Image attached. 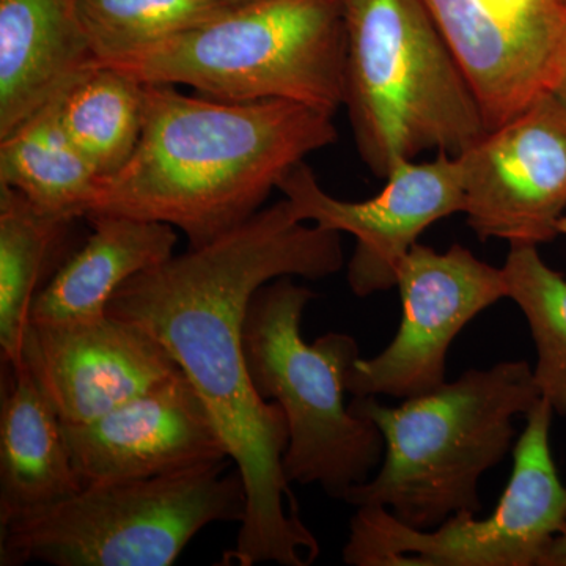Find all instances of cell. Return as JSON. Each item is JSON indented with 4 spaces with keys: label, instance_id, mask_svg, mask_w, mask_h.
Instances as JSON below:
<instances>
[{
    "label": "cell",
    "instance_id": "6da1fadb",
    "mask_svg": "<svg viewBox=\"0 0 566 566\" xmlns=\"http://www.w3.org/2000/svg\"><path fill=\"white\" fill-rule=\"evenodd\" d=\"M344 264L340 233L300 221L282 199L214 243L134 275L107 305V315L137 324L172 354L243 475L248 513L221 565L308 566L319 556L283 474L289 424L281 406L253 389L243 327L268 282L322 281Z\"/></svg>",
    "mask_w": 566,
    "mask_h": 566
},
{
    "label": "cell",
    "instance_id": "7a4b0ae2",
    "mask_svg": "<svg viewBox=\"0 0 566 566\" xmlns=\"http://www.w3.org/2000/svg\"><path fill=\"white\" fill-rule=\"evenodd\" d=\"M335 140L334 114L308 104L219 102L145 84L139 144L98 178L84 218L167 223L203 248L248 222L296 164Z\"/></svg>",
    "mask_w": 566,
    "mask_h": 566
},
{
    "label": "cell",
    "instance_id": "3957f363",
    "mask_svg": "<svg viewBox=\"0 0 566 566\" xmlns=\"http://www.w3.org/2000/svg\"><path fill=\"white\" fill-rule=\"evenodd\" d=\"M542 400L526 360L471 368L434 392L386 406L353 397L349 411L371 420L385 458L346 504L385 506L408 526L431 531L457 513L482 510L480 479L513 452L515 417Z\"/></svg>",
    "mask_w": 566,
    "mask_h": 566
},
{
    "label": "cell",
    "instance_id": "277c9868",
    "mask_svg": "<svg viewBox=\"0 0 566 566\" xmlns=\"http://www.w3.org/2000/svg\"><path fill=\"white\" fill-rule=\"evenodd\" d=\"M344 106L357 153L386 178L422 151L460 156L488 133L423 0H345Z\"/></svg>",
    "mask_w": 566,
    "mask_h": 566
},
{
    "label": "cell",
    "instance_id": "5b68a950",
    "mask_svg": "<svg viewBox=\"0 0 566 566\" xmlns=\"http://www.w3.org/2000/svg\"><path fill=\"white\" fill-rule=\"evenodd\" d=\"M345 62V0H255L91 65L219 102L286 99L335 114L344 106Z\"/></svg>",
    "mask_w": 566,
    "mask_h": 566
},
{
    "label": "cell",
    "instance_id": "8992f818",
    "mask_svg": "<svg viewBox=\"0 0 566 566\" xmlns=\"http://www.w3.org/2000/svg\"><path fill=\"white\" fill-rule=\"evenodd\" d=\"M293 279H274L253 294L243 327L245 367L255 392L285 415L286 480L345 502L382 463L385 439L345 403L346 374L360 357L356 338L329 333L307 344L301 323L316 293Z\"/></svg>",
    "mask_w": 566,
    "mask_h": 566
},
{
    "label": "cell",
    "instance_id": "52a82bcc",
    "mask_svg": "<svg viewBox=\"0 0 566 566\" xmlns=\"http://www.w3.org/2000/svg\"><path fill=\"white\" fill-rule=\"evenodd\" d=\"M229 464L82 488L0 526V565H174L205 527L243 523L248 491Z\"/></svg>",
    "mask_w": 566,
    "mask_h": 566
},
{
    "label": "cell",
    "instance_id": "ba28073f",
    "mask_svg": "<svg viewBox=\"0 0 566 566\" xmlns=\"http://www.w3.org/2000/svg\"><path fill=\"white\" fill-rule=\"evenodd\" d=\"M545 398L526 416L513 471L486 517L457 513L431 531L408 526L385 506H356L344 562L349 566H543L566 526V485L558 475Z\"/></svg>",
    "mask_w": 566,
    "mask_h": 566
},
{
    "label": "cell",
    "instance_id": "9c48e42d",
    "mask_svg": "<svg viewBox=\"0 0 566 566\" xmlns=\"http://www.w3.org/2000/svg\"><path fill=\"white\" fill-rule=\"evenodd\" d=\"M403 315L378 356L357 357L346 374L353 397H420L447 382V354L476 315L506 297L502 268L460 244L438 252L416 243L397 274Z\"/></svg>",
    "mask_w": 566,
    "mask_h": 566
},
{
    "label": "cell",
    "instance_id": "30bf717a",
    "mask_svg": "<svg viewBox=\"0 0 566 566\" xmlns=\"http://www.w3.org/2000/svg\"><path fill=\"white\" fill-rule=\"evenodd\" d=\"M465 221L480 241L539 245L557 237L566 208V104L547 92L468 151Z\"/></svg>",
    "mask_w": 566,
    "mask_h": 566
},
{
    "label": "cell",
    "instance_id": "8fae6325",
    "mask_svg": "<svg viewBox=\"0 0 566 566\" xmlns=\"http://www.w3.org/2000/svg\"><path fill=\"white\" fill-rule=\"evenodd\" d=\"M374 199L346 202L327 193L305 161L279 185L300 221L349 233L356 248L346 281L357 297L397 286L398 268L420 234L449 216L463 212L464 186L460 158L438 153L430 163L401 164L386 178Z\"/></svg>",
    "mask_w": 566,
    "mask_h": 566
},
{
    "label": "cell",
    "instance_id": "7c38bea8",
    "mask_svg": "<svg viewBox=\"0 0 566 566\" xmlns=\"http://www.w3.org/2000/svg\"><path fill=\"white\" fill-rule=\"evenodd\" d=\"M63 428L84 488L185 474L232 461L185 371L98 419Z\"/></svg>",
    "mask_w": 566,
    "mask_h": 566
},
{
    "label": "cell",
    "instance_id": "4fadbf2b",
    "mask_svg": "<svg viewBox=\"0 0 566 566\" xmlns=\"http://www.w3.org/2000/svg\"><path fill=\"white\" fill-rule=\"evenodd\" d=\"M18 367L31 375L63 423L98 419L182 371L161 342L111 315L87 323H29Z\"/></svg>",
    "mask_w": 566,
    "mask_h": 566
},
{
    "label": "cell",
    "instance_id": "5bb4252c",
    "mask_svg": "<svg viewBox=\"0 0 566 566\" xmlns=\"http://www.w3.org/2000/svg\"><path fill=\"white\" fill-rule=\"evenodd\" d=\"M482 107L488 132L553 92L566 29L515 20L490 0H423Z\"/></svg>",
    "mask_w": 566,
    "mask_h": 566
},
{
    "label": "cell",
    "instance_id": "9a60e30c",
    "mask_svg": "<svg viewBox=\"0 0 566 566\" xmlns=\"http://www.w3.org/2000/svg\"><path fill=\"white\" fill-rule=\"evenodd\" d=\"M81 0H0V137L91 69Z\"/></svg>",
    "mask_w": 566,
    "mask_h": 566
},
{
    "label": "cell",
    "instance_id": "2e32d148",
    "mask_svg": "<svg viewBox=\"0 0 566 566\" xmlns=\"http://www.w3.org/2000/svg\"><path fill=\"white\" fill-rule=\"evenodd\" d=\"M92 234L33 301L31 323H87L107 315L114 294L134 275L172 259V226L117 214L88 216Z\"/></svg>",
    "mask_w": 566,
    "mask_h": 566
},
{
    "label": "cell",
    "instance_id": "e0dca14e",
    "mask_svg": "<svg viewBox=\"0 0 566 566\" xmlns=\"http://www.w3.org/2000/svg\"><path fill=\"white\" fill-rule=\"evenodd\" d=\"M9 368L0 409V526L84 488L61 417L24 368Z\"/></svg>",
    "mask_w": 566,
    "mask_h": 566
},
{
    "label": "cell",
    "instance_id": "ac0fdd59",
    "mask_svg": "<svg viewBox=\"0 0 566 566\" xmlns=\"http://www.w3.org/2000/svg\"><path fill=\"white\" fill-rule=\"evenodd\" d=\"M62 93L0 137V185L17 189L41 211L73 222L84 218L99 174L63 128Z\"/></svg>",
    "mask_w": 566,
    "mask_h": 566
},
{
    "label": "cell",
    "instance_id": "d6986e66",
    "mask_svg": "<svg viewBox=\"0 0 566 566\" xmlns=\"http://www.w3.org/2000/svg\"><path fill=\"white\" fill-rule=\"evenodd\" d=\"M70 221L36 208L17 189L0 185V349L17 368L44 271Z\"/></svg>",
    "mask_w": 566,
    "mask_h": 566
},
{
    "label": "cell",
    "instance_id": "ffe728a7",
    "mask_svg": "<svg viewBox=\"0 0 566 566\" xmlns=\"http://www.w3.org/2000/svg\"><path fill=\"white\" fill-rule=\"evenodd\" d=\"M144 85L120 71L91 65L62 93L63 128L99 177L117 172L139 144Z\"/></svg>",
    "mask_w": 566,
    "mask_h": 566
},
{
    "label": "cell",
    "instance_id": "44dd1931",
    "mask_svg": "<svg viewBox=\"0 0 566 566\" xmlns=\"http://www.w3.org/2000/svg\"><path fill=\"white\" fill-rule=\"evenodd\" d=\"M502 271L506 297L531 327L539 394L556 415L566 417V279L532 244H512Z\"/></svg>",
    "mask_w": 566,
    "mask_h": 566
},
{
    "label": "cell",
    "instance_id": "7402d4cb",
    "mask_svg": "<svg viewBox=\"0 0 566 566\" xmlns=\"http://www.w3.org/2000/svg\"><path fill=\"white\" fill-rule=\"evenodd\" d=\"M230 9L218 0H81L80 17L98 61L174 39Z\"/></svg>",
    "mask_w": 566,
    "mask_h": 566
},
{
    "label": "cell",
    "instance_id": "603a6c76",
    "mask_svg": "<svg viewBox=\"0 0 566 566\" xmlns=\"http://www.w3.org/2000/svg\"><path fill=\"white\" fill-rule=\"evenodd\" d=\"M543 566H566V526L547 549Z\"/></svg>",
    "mask_w": 566,
    "mask_h": 566
},
{
    "label": "cell",
    "instance_id": "cb8c5ba5",
    "mask_svg": "<svg viewBox=\"0 0 566 566\" xmlns=\"http://www.w3.org/2000/svg\"><path fill=\"white\" fill-rule=\"evenodd\" d=\"M553 92L556 93L558 98L566 104V50L564 62H562L560 71H558L556 85H554Z\"/></svg>",
    "mask_w": 566,
    "mask_h": 566
},
{
    "label": "cell",
    "instance_id": "d4e9b609",
    "mask_svg": "<svg viewBox=\"0 0 566 566\" xmlns=\"http://www.w3.org/2000/svg\"><path fill=\"white\" fill-rule=\"evenodd\" d=\"M218 2H221L227 7H232L233 9V7L245 6V3L255 2V0H218Z\"/></svg>",
    "mask_w": 566,
    "mask_h": 566
},
{
    "label": "cell",
    "instance_id": "484cf974",
    "mask_svg": "<svg viewBox=\"0 0 566 566\" xmlns=\"http://www.w3.org/2000/svg\"><path fill=\"white\" fill-rule=\"evenodd\" d=\"M558 234H566V214L562 216L557 223Z\"/></svg>",
    "mask_w": 566,
    "mask_h": 566
}]
</instances>
